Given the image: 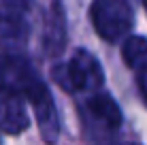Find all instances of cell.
Returning <instances> with one entry per match:
<instances>
[{
    "mask_svg": "<svg viewBox=\"0 0 147 145\" xmlns=\"http://www.w3.org/2000/svg\"><path fill=\"white\" fill-rule=\"evenodd\" d=\"M90 15L96 32L111 43L121 38L134 24V15L128 0H94Z\"/></svg>",
    "mask_w": 147,
    "mask_h": 145,
    "instance_id": "1",
    "label": "cell"
},
{
    "mask_svg": "<svg viewBox=\"0 0 147 145\" xmlns=\"http://www.w3.org/2000/svg\"><path fill=\"white\" fill-rule=\"evenodd\" d=\"M60 71H64V75H66L64 79H60V83L66 90H77L79 92V90L96 88L102 83L100 64L96 62V58L92 53L83 51V49H79L73 56V60L64 68H60Z\"/></svg>",
    "mask_w": 147,
    "mask_h": 145,
    "instance_id": "2",
    "label": "cell"
},
{
    "mask_svg": "<svg viewBox=\"0 0 147 145\" xmlns=\"http://www.w3.org/2000/svg\"><path fill=\"white\" fill-rule=\"evenodd\" d=\"M30 0H0V41H24Z\"/></svg>",
    "mask_w": 147,
    "mask_h": 145,
    "instance_id": "3",
    "label": "cell"
},
{
    "mask_svg": "<svg viewBox=\"0 0 147 145\" xmlns=\"http://www.w3.org/2000/svg\"><path fill=\"white\" fill-rule=\"evenodd\" d=\"M30 126V119L26 115L22 94L13 92L9 88H0V128L4 132L17 134Z\"/></svg>",
    "mask_w": 147,
    "mask_h": 145,
    "instance_id": "4",
    "label": "cell"
},
{
    "mask_svg": "<svg viewBox=\"0 0 147 145\" xmlns=\"http://www.w3.org/2000/svg\"><path fill=\"white\" fill-rule=\"evenodd\" d=\"M66 43V24H64V13L60 4H53L51 13L47 19V30H45V49L49 56H58L64 49Z\"/></svg>",
    "mask_w": 147,
    "mask_h": 145,
    "instance_id": "5",
    "label": "cell"
},
{
    "mask_svg": "<svg viewBox=\"0 0 147 145\" xmlns=\"http://www.w3.org/2000/svg\"><path fill=\"white\" fill-rule=\"evenodd\" d=\"M88 109L92 111V115L96 119L105 124L109 128H119L121 124V111L117 107V103L109 96V94H96V96L90 98Z\"/></svg>",
    "mask_w": 147,
    "mask_h": 145,
    "instance_id": "6",
    "label": "cell"
},
{
    "mask_svg": "<svg viewBox=\"0 0 147 145\" xmlns=\"http://www.w3.org/2000/svg\"><path fill=\"white\" fill-rule=\"evenodd\" d=\"M121 56L130 68L147 66V38L145 36H130L121 47Z\"/></svg>",
    "mask_w": 147,
    "mask_h": 145,
    "instance_id": "7",
    "label": "cell"
},
{
    "mask_svg": "<svg viewBox=\"0 0 147 145\" xmlns=\"http://www.w3.org/2000/svg\"><path fill=\"white\" fill-rule=\"evenodd\" d=\"M139 88H141L143 98L147 100V66H143V68H141V73H139Z\"/></svg>",
    "mask_w": 147,
    "mask_h": 145,
    "instance_id": "8",
    "label": "cell"
},
{
    "mask_svg": "<svg viewBox=\"0 0 147 145\" xmlns=\"http://www.w3.org/2000/svg\"><path fill=\"white\" fill-rule=\"evenodd\" d=\"M145 11H147V0H145Z\"/></svg>",
    "mask_w": 147,
    "mask_h": 145,
    "instance_id": "9",
    "label": "cell"
}]
</instances>
